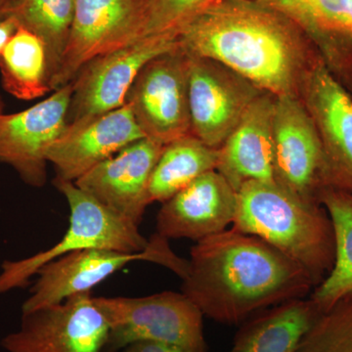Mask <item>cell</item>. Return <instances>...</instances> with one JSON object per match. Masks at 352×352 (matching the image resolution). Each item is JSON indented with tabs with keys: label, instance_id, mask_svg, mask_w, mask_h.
<instances>
[{
	"label": "cell",
	"instance_id": "1",
	"mask_svg": "<svg viewBox=\"0 0 352 352\" xmlns=\"http://www.w3.org/2000/svg\"><path fill=\"white\" fill-rule=\"evenodd\" d=\"M178 41L189 56L223 65L274 97H300L320 59L295 23L259 0H219Z\"/></svg>",
	"mask_w": 352,
	"mask_h": 352
},
{
	"label": "cell",
	"instance_id": "7",
	"mask_svg": "<svg viewBox=\"0 0 352 352\" xmlns=\"http://www.w3.org/2000/svg\"><path fill=\"white\" fill-rule=\"evenodd\" d=\"M189 56L179 47L145 65L127 94L146 138L166 145L191 133Z\"/></svg>",
	"mask_w": 352,
	"mask_h": 352
},
{
	"label": "cell",
	"instance_id": "25",
	"mask_svg": "<svg viewBox=\"0 0 352 352\" xmlns=\"http://www.w3.org/2000/svg\"><path fill=\"white\" fill-rule=\"evenodd\" d=\"M298 352H352V292L319 316Z\"/></svg>",
	"mask_w": 352,
	"mask_h": 352
},
{
	"label": "cell",
	"instance_id": "3",
	"mask_svg": "<svg viewBox=\"0 0 352 352\" xmlns=\"http://www.w3.org/2000/svg\"><path fill=\"white\" fill-rule=\"evenodd\" d=\"M232 228L256 236L302 266L315 287L335 263V236L327 210L277 182H249L237 192Z\"/></svg>",
	"mask_w": 352,
	"mask_h": 352
},
{
	"label": "cell",
	"instance_id": "17",
	"mask_svg": "<svg viewBox=\"0 0 352 352\" xmlns=\"http://www.w3.org/2000/svg\"><path fill=\"white\" fill-rule=\"evenodd\" d=\"M237 191L217 170L208 171L164 201L156 220L164 239L199 241L226 230L237 210Z\"/></svg>",
	"mask_w": 352,
	"mask_h": 352
},
{
	"label": "cell",
	"instance_id": "8",
	"mask_svg": "<svg viewBox=\"0 0 352 352\" xmlns=\"http://www.w3.org/2000/svg\"><path fill=\"white\" fill-rule=\"evenodd\" d=\"M178 47V36H149L95 58L72 82L74 92L67 124L85 122L122 107L143 67Z\"/></svg>",
	"mask_w": 352,
	"mask_h": 352
},
{
	"label": "cell",
	"instance_id": "6",
	"mask_svg": "<svg viewBox=\"0 0 352 352\" xmlns=\"http://www.w3.org/2000/svg\"><path fill=\"white\" fill-rule=\"evenodd\" d=\"M149 241V247L140 252L87 249L44 264L36 271L38 279L22 305V314L59 305L71 296L91 293L97 285L135 261L161 264L184 279L188 261L176 256L168 240L157 233Z\"/></svg>",
	"mask_w": 352,
	"mask_h": 352
},
{
	"label": "cell",
	"instance_id": "26",
	"mask_svg": "<svg viewBox=\"0 0 352 352\" xmlns=\"http://www.w3.org/2000/svg\"><path fill=\"white\" fill-rule=\"evenodd\" d=\"M219 0H145L141 38L179 36L183 28Z\"/></svg>",
	"mask_w": 352,
	"mask_h": 352
},
{
	"label": "cell",
	"instance_id": "9",
	"mask_svg": "<svg viewBox=\"0 0 352 352\" xmlns=\"http://www.w3.org/2000/svg\"><path fill=\"white\" fill-rule=\"evenodd\" d=\"M107 320L91 293L24 312L19 328L1 340L4 352H102Z\"/></svg>",
	"mask_w": 352,
	"mask_h": 352
},
{
	"label": "cell",
	"instance_id": "4",
	"mask_svg": "<svg viewBox=\"0 0 352 352\" xmlns=\"http://www.w3.org/2000/svg\"><path fill=\"white\" fill-rule=\"evenodd\" d=\"M107 320V340L102 352H120L143 340L163 342L184 352H207L201 310L184 294L92 296Z\"/></svg>",
	"mask_w": 352,
	"mask_h": 352
},
{
	"label": "cell",
	"instance_id": "11",
	"mask_svg": "<svg viewBox=\"0 0 352 352\" xmlns=\"http://www.w3.org/2000/svg\"><path fill=\"white\" fill-rule=\"evenodd\" d=\"M73 92L69 82L27 110L0 115V163L32 188L47 182L48 149L66 129Z\"/></svg>",
	"mask_w": 352,
	"mask_h": 352
},
{
	"label": "cell",
	"instance_id": "30",
	"mask_svg": "<svg viewBox=\"0 0 352 352\" xmlns=\"http://www.w3.org/2000/svg\"><path fill=\"white\" fill-rule=\"evenodd\" d=\"M4 113V103H3V100H2L1 95H0V115H1V113Z\"/></svg>",
	"mask_w": 352,
	"mask_h": 352
},
{
	"label": "cell",
	"instance_id": "15",
	"mask_svg": "<svg viewBox=\"0 0 352 352\" xmlns=\"http://www.w3.org/2000/svg\"><path fill=\"white\" fill-rule=\"evenodd\" d=\"M164 145L149 138L126 146L75 184L122 219L140 226L149 201L150 179Z\"/></svg>",
	"mask_w": 352,
	"mask_h": 352
},
{
	"label": "cell",
	"instance_id": "5",
	"mask_svg": "<svg viewBox=\"0 0 352 352\" xmlns=\"http://www.w3.org/2000/svg\"><path fill=\"white\" fill-rule=\"evenodd\" d=\"M54 184L68 203V230L57 244L45 251L30 258L4 261L0 267V294L24 288L44 264L72 252L87 249L140 252L149 247L150 241L140 233L139 226L104 207L75 182L55 179Z\"/></svg>",
	"mask_w": 352,
	"mask_h": 352
},
{
	"label": "cell",
	"instance_id": "22",
	"mask_svg": "<svg viewBox=\"0 0 352 352\" xmlns=\"http://www.w3.org/2000/svg\"><path fill=\"white\" fill-rule=\"evenodd\" d=\"M318 200L332 221L336 248L332 270L310 296L323 314L352 292V195L326 187L319 192Z\"/></svg>",
	"mask_w": 352,
	"mask_h": 352
},
{
	"label": "cell",
	"instance_id": "10",
	"mask_svg": "<svg viewBox=\"0 0 352 352\" xmlns=\"http://www.w3.org/2000/svg\"><path fill=\"white\" fill-rule=\"evenodd\" d=\"M145 0H76L61 66L51 90L73 82L95 58L141 39Z\"/></svg>",
	"mask_w": 352,
	"mask_h": 352
},
{
	"label": "cell",
	"instance_id": "20",
	"mask_svg": "<svg viewBox=\"0 0 352 352\" xmlns=\"http://www.w3.org/2000/svg\"><path fill=\"white\" fill-rule=\"evenodd\" d=\"M321 314L310 298L281 303L245 322L229 352H298Z\"/></svg>",
	"mask_w": 352,
	"mask_h": 352
},
{
	"label": "cell",
	"instance_id": "29",
	"mask_svg": "<svg viewBox=\"0 0 352 352\" xmlns=\"http://www.w3.org/2000/svg\"><path fill=\"white\" fill-rule=\"evenodd\" d=\"M15 0H0V19L4 18L6 11L8 10L9 7L12 6Z\"/></svg>",
	"mask_w": 352,
	"mask_h": 352
},
{
	"label": "cell",
	"instance_id": "21",
	"mask_svg": "<svg viewBox=\"0 0 352 352\" xmlns=\"http://www.w3.org/2000/svg\"><path fill=\"white\" fill-rule=\"evenodd\" d=\"M0 76L3 89L20 100L52 91L45 44L34 32L18 28L0 55Z\"/></svg>",
	"mask_w": 352,
	"mask_h": 352
},
{
	"label": "cell",
	"instance_id": "23",
	"mask_svg": "<svg viewBox=\"0 0 352 352\" xmlns=\"http://www.w3.org/2000/svg\"><path fill=\"white\" fill-rule=\"evenodd\" d=\"M217 163L219 149L192 134L164 145L150 179V204L168 201L199 176L217 170Z\"/></svg>",
	"mask_w": 352,
	"mask_h": 352
},
{
	"label": "cell",
	"instance_id": "19",
	"mask_svg": "<svg viewBox=\"0 0 352 352\" xmlns=\"http://www.w3.org/2000/svg\"><path fill=\"white\" fill-rule=\"evenodd\" d=\"M275 97L259 95L219 149L217 170L236 191L249 182H272Z\"/></svg>",
	"mask_w": 352,
	"mask_h": 352
},
{
	"label": "cell",
	"instance_id": "27",
	"mask_svg": "<svg viewBox=\"0 0 352 352\" xmlns=\"http://www.w3.org/2000/svg\"><path fill=\"white\" fill-rule=\"evenodd\" d=\"M122 352H184L177 347L168 346L163 342L143 340L129 344Z\"/></svg>",
	"mask_w": 352,
	"mask_h": 352
},
{
	"label": "cell",
	"instance_id": "24",
	"mask_svg": "<svg viewBox=\"0 0 352 352\" xmlns=\"http://www.w3.org/2000/svg\"><path fill=\"white\" fill-rule=\"evenodd\" d=\"M75 3L76 0H15L4 16L14 18L19 27L34 32L45 44L50 85L68 44Z\"/></svg>",
	"mask_w": 352,
	"mask_h": 352
},
{
	"label": "cell",
	"instance_id": "28",
	"mask_svg": "<svg viewBox=\"0 0 352 352\" xmlns=\"http://www.w3.org/2000/svg\"><path fill=\"white\" fill-rule=\"evenodd\" d=\"M19 25L10 16L0 19V55L3 52L7 43H9L13 34L17 31Z\"/></svg>",
	"mask_w": 352,
	"mask_h": 352
},
{
	"label": "cell",
	"instance_id": "14",
	"mask_svg": "<svg viewBox=\"0 0 352 352\" xmlns=\"http://www.w3.org/2000/svg\"><path fill=\"white\" fill-rule=\"evenodd\" d=\"M272 135L275 182L305 200L319 203L323 152L300 97H275Z\"/></svg>",
	"mask_w": 352,
	"mask_h": 352
},
{
	"label": "cell",
	"instance_id": "12",
	"mask_svg": "<svg viewBox=\"0 0 352 352\" xmlns=\"http://www.w3.org/2000/svg\"><path fill=\"white\" fill-rule=\"evenodd\" d=\"M300 98L321 141L322 188L352 195V97L319 59L308 72Z\"/></svg>",
	"mask_w": 352,
	"mask_h": 352
},
{
	"label": "cell",
	"instance_id": "16",
	"mask_svg": "<svg viewBox=\"0 0 352 352\" xmlns=\"http://www.w3.org/2000/svg\"><path fill=\"white\" fill-rule=\"evenodd\" d=\"M146 138L129 104L92 119L67 124L50 146L48 163L57 180L76 182L99 164L140 139Z\"/></svg>",
	"mask_w": 352,
	"mask_h": 352
},
{
	"label": "cell",
	"instance_id": "2",
	"mask_svg": "<svg viewBox=\"0 0 352 352\" xmlns=\"http://www.w3.org/2000/svg\"><path fill=\"white\" fill-rule=\"evenodd\" d=\"M182 280V293L204 316L229 325L305 298L315 288L302 266L261 238L233 228L196 242Z\"/></svg>",
	"mask_w": 352,
	"mask_h": 352
},
{
	"label": "cell",
	"instance_id": "18",
	"mask_svg": "<svg viewBox=\"0 0 352 352\" xmlns=\"http://www.w3.org/2000/svg\"><path fill=\"white\" fill-rule=\"evenodd\" d=\"M295 23L352 97V0H259Z\"/></svg>",
	"mask_w": 352,
	"mask_h": 352
},
{
	"label": "cell",
	"instance_id": "13",
	"mask_svg": "<svg viewBox=\"0 0 352 352\" xmlns=\"http://www.w3.org/2000/svg\"><path fill=\"white\" fill-rule=\"evenodd\" d=\"M188 85L192 135L214 149L223 144L252 101L265 94L223 65L192 56Z\"/></svg>",
	"mask_w": 352,
	"mask_h": 352
}]
</instances>
